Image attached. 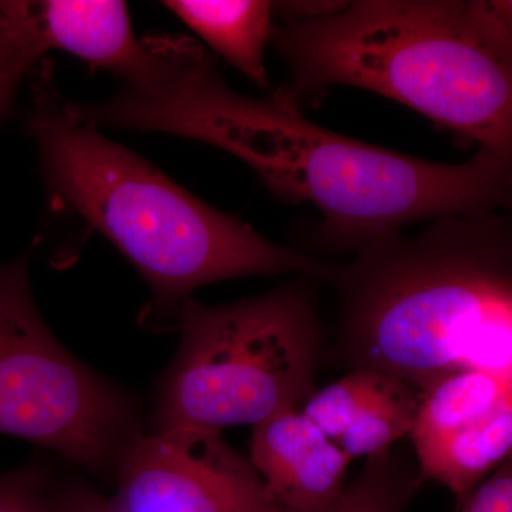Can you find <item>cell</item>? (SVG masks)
<instances>
[{
  "label": "cell",
  "instance_id": "obj_2",
  "mask_svg": "<svg viewBox=\"0 0 512 512\" xmlns=\"http://www.w3.org/2000/svg\"><path fill=\"white\" fill-rule=\"evenodd\" d=\"M328 265L338 303L330 359L423 394L444 377H512V214L441 218Z\"/></svg>",
  "mask_w": 512,
  "mask_h": 512
},
{
  "label": "cell",
  "instance_id": "obj_17",
  "mask_svg": "<svg viewBox=\"0 0 512 512\" xmlns=\"http://www.w3.org/2000/svg\"><path fill=\"white\" fill-rule=\"evenodd\" d=\"M457 512H512V456L458 503Z\"/></svg>",
  "mask_w": 512,
  "mask_h": 512
},
{
  "label": "cell",
  "instance_id": "obj_15",
  "mask_svg": "<svg viewBox=\"0 0 512 512\" xmlns=\"http://www.w3.org/2000/svg\"><path fill=\"white\" fill-rule=\"evenodd\" d=\"M0 2V124L13 109L22 83L46 55L28 26Z\"/></svg>",
  "mask_w": 512,
  "mask_h": 512
},
{
  "label": "cell",
  "instance_id": "obj_19",
  "mask_svg": "<svg viewBox=\"0 0 512 512\" xmlns=\"http://www.w3.org/2000/svg\"><path fill=\"white\" fill-rule=\"evenodd\" d=\"M484 28L512 53V0H468Z\"/></svg>",
  "mask_w": 512,
  "mask_h": 512
},
{
  "label": "cell",
  "instance_id": "obj_16",
  "mask_svg": "<svg viewBox=\"0 0 512 512\" xmlns=\"http://www.w3.org/2000/svg\"><path fill=\"white\" fill-rule=\"evenodd\" d=\"M55 487V471L43 458L0 473V512H55Z\"/></svg>",
  "mask_w": 512,
  "mask_h": 512
},
{
  "label": "cell",
  "instance_id": "obj_1",
  "mask_svg": "<svg viewBox=\"0 0 512 512\" xmlns=\"http://www.w3.org/2000/svg\"><path fill=\"white\" fill-rule=\"evenodd\" d=\"M158 56L146 83L90 104V121L220 148L282 200L315 207L333 247L355 252L416 222L512 211V168L487 151L456 164L396 153L318 126L286 92H235L188 40L161 37Z\"/></svg>",
  "mask_w": 512,
  "mask_h": 512
},
{
  "label": "cell",
  "instance_id": "obj_18",
  "mask_svg": "<svg viewBox=\"0 0 512 512\" xmlns=\"http://www.w3.org/2000/svg\"><path fill=\"white\" fill-rule=\"evenodd\" d=\"M55 512H116L110 498L80 480L56 481Z\"/></svg>",
  "mask_w": 512,
  "mask_h": 512
},
{
  "label": "cell",
  "instance_id": "obj_11",
  "mask_svg": "<svg viewBox=\"0 0 512 512\" xmlns=\"http://www.w3.org/2000/svg\"><path fill=\"white\" fill-rule=\"evenodd\" d=\"M163 5L252 83L269 86L265 50L271 42L274 3L168 0Z\"/></svg>",
  "mask_w": 512,
  "mask_h": 512
},
{
  "label": "cell",
  "instance_id": "obj_3",
  "mask_svg": "<svg viewBox=\"0 0 512 512\" xmlns=\"http://www.w3.org/2000/svg\"><path fill=\"white\" fill-rule=\"evenodd\" d=\"M45 63L30 74L25 123L47 191L53 204L79 214L140 272L153 293V316L177 322L195 289L228 279L323 281L328 265L198 200L99 127L77 119Z\"/></svg>",
  "mask_w": 512,
  "mask_h": 512
},
{
  "label": "cell",
  "instance_id": "obj_9",
  "mask_svg": "<svg viewBox=\"0 0 512 512\" xmlns=\"http://www.w3.org/2000/svg\"><path fill=\"white\" fill-rule=\"evenodd\" d=\"M350 461L301 409L252 427L251 463L286 511L316 512L336 500Z\"/></svg>",
  "mask_w": 512,
  "mask_h": 512
},
{
  "label": "cell",
  "instance_id": "obj_7",
  "mask_svg": "<svg viewBox=\"0 0 512 512\" xmlns=\"http://www.w3.org/2000/svg\"><path fill=\"white\" fill-rule=\"evenodd\" d=\"M113 480L116 512H289L251 460L205 427L144 430L124 448Z\"/></svg>",
  "mask_w": 512,
  "mask_h": 512
},
{
  "label": "cell",
  "instance_id": "obj_5",
  "mask_svg": "<svg viewBox=\"0 0 512 512\" xmlns=\"http://www.w3.org/2000/svg\"><path fill=\"white\" fill-rule=\"evenodd\" d=\"M316 276L254 298L178 313L180 343L158 386L151 430L255 427L299 409L325 355Z\"/></svg>",
  "mask_w": 512,
  "mask_h": 512
},
{
  "label": "cell",
  "instance_id": "obj_6",
  "mask_svg": "<svg viewBox=\"0 0 512 512\" xmlns=\"http://www.w3.org/2000/svg\"><path fill=\"white\" fill-rule=\"evenodd\" d=\"M30 252L0 262V434L99 477H113L143 433L134 394L69 352L37 308Z\"/></svg>",
  "mask_w": 512,
  "mask_h": 512
},
{
  "label": "cell",
  "instance_id": "obj_4",
  "mask_svg": "<svg viewBox=\"0 0 512 512\" xmlns=\"http://www.w3.org/2000/svg\"><path fill=\"white\" fill-rule=\"evenodd\" d=\"M271 42L293 99L357 87L423 114L512 168V53L468 0H357L279 19Z\"/></svg>",
  "mask_w": 512,
  "mask_h": 512
},
{
  "label": "cell",
  "instance_id": "obj_14",
  "mask_svg": "<svg viewBox=\"0 0 512 512\" xmlns=\"http://www.w3.org/2000/svg\"><path fill=\"white\" fill-rule=\"evenodd\" d=\"M421 484L417 463L392 447L366 458L355 480L316 512H406Z\"/></svg>",
  "mask_w": 512,
  "mask_h": 512
},
{
  "label": "cell",
  "instance_id": "obj_12",
  "mask_svg": "<svg viewBox=\"0 0 512 512\" xmlns=\"http://www.w3.org/2000/svg\"><path fill=\"white\" fill-rule=\"evenodd\" d=\"M512 456V387L480 419L416 454L421 481H436L463 501Z\"/></svg>",
  "mask_w": 512,
  "mask_h": 512
},
{
  "label": "cell",
  "instance_id": "obj_10",
  "mask_svg": "<svg viewBox=\"0 0 512 512\" xmlns=\"http://www.w3.org/2000/svg\"><path fill=\"white\" fill-rule=\"evenodd\" d=\"M30 28L47 52L60 50L120 77L133 86L156 64L150 40H138L124 2L46 0L19 2Z\"/></svg>",
  "mask_w": 512,
  "mask_h": 512
},
{
  "label": "cell",
  "instance_id": "obj_8",
  "mask_svg": "<svg viewBox=\"0 0 512 512\" xmlns=\"http://www.w3.org/2000/svg\"><path fill=\"white\" fill-rule=\"evenodd\" d=\"M420 403L421 393L402 380L356 369L315 390L301 410L353 460L382 454L410 436Z\"/></svg>",
  "mask_w": 512,
  "mask_h": 512
},
{
  "label": "cell",
  "instance_id": "obj_13",
  "mask_svg": "<svg viewBox=\"0 0 512 512\" xmlns=\"http://www.w3.org/2000/svg\"><path fill=\"white\" fill-rule=\"evenodd\" d=\"M512 387V377L463 370L444 377L421 394L410 437L414 453L427 450L480 419Z\"/></svg>",
  "mask_w": 512,
  "mask_h": 512
}]
</instances>
